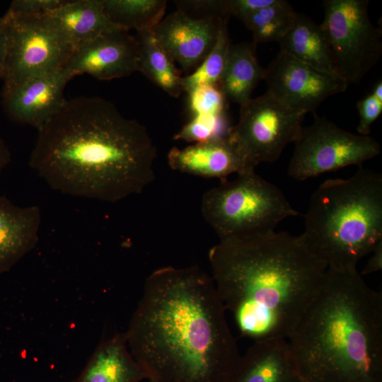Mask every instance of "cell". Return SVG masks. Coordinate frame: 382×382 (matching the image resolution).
<instances>
[{
    "mask_svg": "<svg viewBox=\"0 0 382 382\" xmlns=\"http://www.w3.org/2000/svg\"><path fill=\"white\" fill-rule=\"evenodd\" d=\"M320 24L335 72L348 85L359 83L382 54V30L369 15L368 0H325Z\"/></svg>",
    "mask_w": 382,
    "mask_h": 382,
    "instance_id": "7",
    "label": "cell"
},
{
    "mask_svg": "<svg viewBox=\"0 0 382 382\" xmlns=\"http://www.w3.org/2000/svg\"><path fill=\"white\" fill-rule=\"evenodd\" d=\"M168 163L174 170L221 180L246 171L243 158L229 135L183 149L173 147L168 154Z\"/></svg>",
    "mask_w": 382,
    "mask_h": 382,
    "instance_id": "15",
    "label": "cell"
},
{
    "mask_svg": "<svg viewBox=\"0 0 382 382\" xmlns=\"http://www.w3.org/2000/svg\"><path fill=\"white\" fill-rule=\"evenodd\" d=\"M11 154L4 141L0 137V173L11 162Z\"/></svg>",
    "mask_w": 382,
    "mask_h": 382,
    "instance_id": "33",
    "label": "cell"
},
{
    "mask_svg": "<svg viewBox=\"0 0 382 382\" xmlns=\"http://www.w3.org/2000/svg\"><path fill=\"white\" fill-rule=\"evenodd\" d=\"M278 44L279 51L316 68L336 74L320 24L306 14L297 13L292 28Z\"/></svg>",
    "mask_w": 382,
    "mask_h": 382,
    "instance_id": "21",
    "label": "cell"
},
{
    "mask_svg": "<svg viewBox=\"0 0 382 382\" xmlns=\"http://www.w3.org/2000/svg\"><path fill=\"white\" fill-rule=\"evenodd\" d=\"M201 211L220 241L242 240L274 231L284 219L299 215L276 185L255 170L221 180L206 191Z\"/></svg>",
    "mask_w": 382,
    "mask_h": 382,
    "instance_id": "6",
    "label": "cell"
},
{
    "mask_svg": "<svg viewBox=\"0 0 382 382\" xmlns=\"http://www.w3.org/2000/svg\"><path fill=\"white\" fill-rule=\"evenodd\" d=\"M188 94L190 108L194 115L224 112L226 98L219 86H199Z\"/></svg>",
    "mask_w": 382,
    "mask_h": 382,
    "instance_id": "27",
    "label": "cell"
},
{
    "mask_svg": "<svg viewBox=\"0 0 382 382\" xmlns=\"http://www.w3.org/2000/svg\"><path fill=\"white\" fill-rule=\"evenodd\" d=\"M7 33L4 16L0 17V78L2 79L6 52Z\"/></svg>",
    "mask_w": 382,
    "mask_h": 382,
    "instance_id": "32",
    "label": "cell"
},
{
    "mask_svg": "<svg viewBox=\"0 0 382 382\" xmlns=\"http://www.w3.org/2000/svg\"><path fill=\"white\" fill-rule=\"evenodd\" d=\"M138 45L129 31L117 28L76 48L64 70L71 79L88 74L102 81L138 71Z\"/></svg>",
    "mask_w": 382,
    "mask_h": 382,
    "instance_id": "13",
    "label": "cell"
},
{
    "mask_svg": "<svg viewBox=\"0 0 382 382\" xmlns=\"http://www.w3.org/2000/svg\"><path fill=\"white\" fill-rule=\"evenodd\" d=\"M3 92L32 77L63 69L74 49L47 15L30 17L7 10Z\"/></svg>",
    "mask_w": 382,
    "mask_h": 382,
    "instance_id": "8",
    "label": "cell"
},
{
    "mask_svg": "<svg viewBox=\"0 0 382 382\" xmlns=\"http://www.w3.org/2000/svg\"><path fill=\"white\" fill-rule=\"evenodd\" d=\"M299 236L327 268L357 269L382 243V175L359 166L348 179H329L312 195Z\"/></svg>",
    "mask_w": 382,
    "mask_h": 382,
    "instance_id": "5",
    "label": "cell"
},
{
    "mask_svg": "<svg viewBox=\"0 0 382 382\" xmlns=\"http://www.w3.org/2000/svg\"><path fill=\"white\" fill-rule=\"evenodd\" d=\"M156 157L146 127L104 98L81 96L38 130L29 165L54 190L116 202L153 182Z\"/></svg>",
    "mask_w": 382,
    "mask_h": 382,
    "instance_id": "2",
    "label": "cell"
},
{
    "mask_svg": "<svg viewBox=\"0 0 382 382\" xmlns=\"http://www.w3.org/2000/svg\"><path fill=\"white\" fill-rule=\"evenodd\" d=\"M267 92L286 107L304 114L316 113L328 98L346 91L348 84L337 74L304 63L279 51L266 69Z\"/></svg>",
    "mask_w": 382,
    "mask_h": 382,
    "instance_id": "12",
    "label": "cell"
},
{
    "mask_svg": "<svg viewBox=\"0 0 382 382\" xmlns=\"http://www.w3.org/2000/svg\"><path fill=\"white\" fill-rule=\"evenodd\" d=\"M286 340L301 382H382V294L327 268Z\"/></svg>",
    "mask_w": 382,
    "mask_h": 382,
    "instance_id": "4",
    "label": "cell"
},
{
    "mask_svg": "<svg viewBox=\"0 0 382 382\" xmlns=\"http://www.w3.org/2000/svg\"><path fill=\"white\" fill-rule=\"evenodd\" d=\"M209 259L226 310L253 341L286 339L327 270L286 232L219 242Z\"/></svg>",
    "mask_w": 382,
    "mask_h": 382,
    "instance_id": "3",
    "label": "cell"
},
{
    "mask_svg": "<svg viewBox=\"0 0 382 382\" xmlns=\"http://www.w3.org/2000/svg\"><path fill=\"white\" fill-rule=\"evenodd\" d=\"M264 74L265 69L258 62L254 42L231 45L219 87L226 99L241 106L250 99Z\"/></svg>",
    "mask_w": 382,
    "mask_h": 382,
    "instance_id": "20",
    "label": "cell"
},
{
    "mask_svg": "<svg viewBox=\"0 0 382 382\" xmlns=\"http://www.w3.org/2000/svg\"><path fill=\"white\" fill-rule=\"evenodd\" d=\"M306 114L295 111L267 91L241 106L238 124L228 135L240 151L246 170L274 162L285 146L296 140Z\"/></svg>",
    "mask_w": 382,
    "mask_h": 382,
    "instance_id": "10",
    "label": "cell"
},
{
    "mask_svg": "<svg viewBox=\"0 0 382 382\" xmlns=\"http://www.w3.org/2000/svg\"><path fill=\"white\" fill-rule=\"evenodd\" d=\"M228 382H301L286 339L254 341Z\"/></svg>",
    "mask_w": 382,
    "mask_h": 382,
    "instance_id": "16",
    "label": "cell"
},
{
    "mask_svg": "<svg viewBox=\"0 0 382 382\" xmlns=\"http://www.w3.org/2000/svg\"><path fill=\"white\" fill-rule=\"evenodd\" d=\"M177 9L163 18L153 34L185 71L195 69L213 48L222 23L230 17L217 1H177Z\"/></svg>",
    "mask_w": 382,
    "mask_h": 382,
    "instance_id": "11",
    "label": "cell"
},
{
    "mask_svg": "<svg viewBox=\"0 0 382 382\" xmlns=\"http://www.w3.org/2000/svg\"><path fill=\"white\" fill-rule=\"evenodd\" d=\"M144 378L125 333H117L99 344L76 382H140Z\"/></svg>",
    "mask_w": 382,
    "mask_h": 382,
    "instance_id": "18",
    "label": "cell"
},
{
    "mask_svg": "<svg viewBox=\"0 0 382 382\" xmlns=\"http://www.w3.org/2000/svg\"><path fill=\"white\" fill-rule=\"evenodd\" d=\"M71 79L64 69L28 79L2 93L8 115L39 130L63 106L64 91Z\"/></svg>",
    "mask_w": 382,
    "mask_h": 382,
    "instance_id": "14",
    "label": "cell"
},
{
    "mask_svg": "<svg viewBox=\"0 0 382 382\" xmlns=\"http://www.w3.org/2000/svg\"><path fill=\"white\" fill-rule=\"evenodd\" d=\"M296 14L288 1L276 0L272 4L247 16L241 21L253 33V42L256 45L278 42L292 28Z\"/></svg>",
    "mask_w": 382,
    "mask_h": 382,
    "instance_id": "24",
    "label": "cell"
},
{
    "mask_svg": "<svg viewBox=\"0 0 382 382\" xmlns=\"http://www.w3.org/2000/svg\"><path fill=\"white\" fill-rule=\"evenodd\" d=\"M371 253L372 255L366 265L362 271L359 272L362 277L379 271L382 268V243Z\"/></svg>",
    "mask_w": 382,
    "mask_h": 382,
    "instance_id": "31",
    "label": "cell"
},
{
    "mask_svg": "<svg viewBox=\"0 0 382 382\" xmlns=\"http://www.w3.org/2000/svg\"><path fill=\"white\" fill-rule=\"evenodd\" d=\"M294 144L288 174L298 180L351 165L361 166L381 152L380 144L370 136L347 132L316 113L313 122L302 127Z\"/></svg>",
    "mask_w": 382,
    "mask_h": 382,
    "instance_id": "9",
    "label": "cell"
},
{
    "mask_svg": "<svg viewBox=\"0 0 382 382\" xmlns=\"http://www.w3.org/2000/svg\"><path fill=\"white\" fill-rule=\"evenodd\" d=\"M149 382H156V381L153 379H149Z\"/></svg>",
    "mask_w": 382,
    "mask_h": 382,
    "instance_id": "34",
    "label": "cell"
},
{
    "mask_svg": "<svg viewBox=\"0 0 382 382\" xmlns=\"http://www.w3.org/2000/svg\"><path fill=\"white\" fill-rule=\"evenodd\" d=\"M229 127L225 113L196 115L174 137L175 139L204 142L228 135Z\"/></svg>",
    "mask_w": 382,
    "mask_h": 382,
    "instance_id": "26",
    "label": "cell"
},
{
    "mask_svg": "<svg viewBox=\"0 0 382 382\" xmlns=\"http://www.w3.org/2000/svg\"><path fill=\"white\" fill-rule=\"evenodd\" d=\"M226 311L197 266L159 268L125 333L129 352L156 382H228L241 355Z\"/></svg>",
    "mask_w": 382,
    "mask_h": 382,
    "instance_id": "1",
    "label": "cell"
},
{
    "mask_svg": "<svg viewBox=\"0 0 382 382\" xmlns=\"http://www.w3.org/2000/svg\"><path fill=\"white\" fill-rule=\"evenodd\" d=\"M276 0H223L228 16H233L241 21L253 12L267 7Z\"/></svg>",
    "mask_w": 382,
    "mask_h": 382,
    "instance_id": "30",
    "label": "cell"
},
{
    "mask_svg": "<svg viewBox=\"0 0 382 382\" xmlns=\"http://www.w3.org/2000/svg\"><path fill=\"white\" fill-rule=\"evenodd\" d=\"M165 0H103L108 18L117 28L137 33L153 31L163 20Z\"/></svg>",
    "mask_w": 382,
    "mask_h": 382,
    "instance_id": "23",
    "label": "cell"
},
{
    "mask_svg": "<svg viewBox=\"0 0 382 382\" xmlns=\"http://www.w3.org/2000/svg\"><path fill=\"white\" fill-rule=\"evenodd\" d=\"M47 16L74 51L117 28L105 14L103 0L66 1Z\"/></svg>",
    "mask_w": 382,
    "mask_h": 382,
    "instance_id": "19",
    "label": "cell"
},
{
    "mask_svg": "<svg viewBox=\"0 0 382 382\" xmlns=\"http://www.w3.org/2000/svg\"><path fill=\"white\" fill-rule=\"evenodd\" d=\"M135 37L138 45V71L170 96L179 97L183 92L182 76L153 32H137Z\"/></svg>",
    "mask_w": 382,
    "mask_h": 382,
    "instance_id": "22",
    "label": "cell"
},
{
    "mask_svg": "<svg viewBox=\"0 0 382 382\" xmlns=\"http://www.w3.org/2000/svg\"><path fill=\"white\" fill-rule=\"evenodd\" d=\"M228 21L226 20L222 23L216 42L204 61L190 74L182 77L183 91L189 93L199 86H219L232 45L228 32Z\"/></svg>",
    "mask_w": 382,
    "mask_h": 382,
    "instance_id": "25",
    "label": "cell"
},
{
    "mask_svg": "<svg viewBox=\"0 0 382 382\" xmlns=\"http://www.w3.org/2000/svg\"><path fill=\"white\" fill-rule=\"evenodd\" d=\"M64 0H14L8 11L22 16H44L62 6Z\"/></svg>",
    "mask_w": 382,
    "mask_h": 382,
    "instance_id": "29",
    "label": "cell"
},
{
    "mask_svg": "<svg viewBox=\"0 0 382 382\" xmlns=\"http://www.w3.org/2000/svg\"><path fill=\"white\" fill-rule=\"evenodd\" d=\"M41 221L38 206L21 207L0 196V274L35 248Z\"/></svg>",
    "mask_w": 382,
    "mask_h": 382,
    "instance_id": "17",
    "label": "cell"
},
{
    "mask_svg": "<svg viewBox=\"0 0 382 382\" xmlns=\"http://www.w3.org/2000/svg\"><path fill=\"white\" fill-rule=\"evenodd\" d=\"M359 121L357 125L359 134L369 136L372 125L382 112V81H378L371 92L357 104Z\"/></svg>",
    "mask_w": 382,
    "mask_h": 382,
    "instance_id": "28",
    "label": "cell"
}]
</instances>
